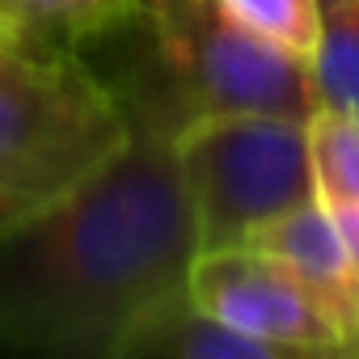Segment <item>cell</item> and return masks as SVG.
I'll use <instances>...</instances> for the list:
<instances>
[{
    "mask_svg": "<svg viewBox=\"0 0 359 359\" xmlns=\"http://www.w3.org/2000/svg\"><path fill=\"white\" fill-rule=\"evenodd\" d=\"M195 254L173 144L131 131L85 187L0 237V351L135 359L191 309Z\"/></svg>",
    "mask_w": 359,
    "mask_h": 359,
    "instance_id": "1",
    "label": "cell"
},
{
    "mask_svg": "<svg viewBox=\"0 0 359 359\" xmlns=\"http://www.w3.org/2000/svg\"><path fill=\"white\" fill-rule=\"evenodd\" d=\"M93 72L114 93L131 131L173 140L212 114H279L309 123L317 110L304 60L237 26L216 0H135L97 43Z\"/></svg>",
    "mask_w": 359,
    "mask_h": 359,
    "instance_id": "2",
    "label": "cell"
},
{
    "mask_svg": "<svg viewBox=\"0 0 359 359\" xmlns=\"http://www.w3.org/2000/svg\"><path fill=\"white\" fill-rule=\"evenodd\" d=\"M131 127L76 47L0 34V237L123 152Z\"/></svg>",
    "mask_w": 359,
    "mask_h": 359,
    "instance_id": "3",
    "label": "cell"
},
{
    "mask_svg": "<svg viewBox=\"0 0 359 359\" xmlns=\"http://www.w3.org/2000/svg\"><path fill=\"white\" fill-rule=\"evenodd\" d=\"M199 254L245 245L262 224L317 199L309 131L279 114H212L173 140Z\"/></svg>",
    "mask_w": 359,
    "mask_h": 359,
    "instance_id": "4",
    "label": "cell"
},
{
    "mask_svg": "<svg viewBox=\"0 0 359 359\" xmlns=\"http://www.w3.org/2000/svg\"><path fill=\"white\" fill-rule=\"evenodd\" d=\"M191 309L287 359H346V342L300 279L254 245L195 254Z\"/></svg>",
    "mask_w": 359,
    "mask_h": 359,
    "instance_id": "5",
    "label": "cell"
},
{
    "mask_svg": "<svg viewBox=\"0 0 359 359\" xmlns=\"http://www.w3.org/2000/svg\"><path fill=\"white\" fill-rule=\"evenodd\" d=\"M245 245L271 254L279 266H287L300 279V287L317 300V309L330 317V325L346 342V355L359 346V271L351 266V258L317 199L262 224Z\"/></svg>",
    "mask_w": 359,
    "mask_h": 359,
    "instance_id": "6",
    "label": "cell"
},
{
    "mask_svg": "<svg viewBox=\"0 0 359 359\" xmlns=\"http://www.w3.org/2000/svg\"><path fill=\"white\" fill-rule=\"evenodd\" d=\"M131 9L135 0H0V34L85 51Z\"/></svg>",
    "mask_w": 359,
    "mask_h": 359,
    "instance_id": "7",
    "label": "cell"
},
{
    "mask_svg": "<svg viewBox=\"0 0 359 359\" xmlns=\"http://www.w3.org/2000/svg\"><path fill=\"white\" fill-rule=\"evenodd\" d=\"M317 47L309 55L317 110L359 118V0H313Z\"/></svg>",
    "mask_w": 359,
    "mask_h": 359,
    "instance_id": "8",
    "label": "cell"
},
{
    "mask_svg": "<svg viewBox=\"0 0 359 359\" xmlns=\"http://www.w3.org/2000/svg\"><path fill=\"white\" fill-rule=\"evenodd\" d=\"M317 203H359V118L313 110L304 123Z\"/></svg>",
    "mask_w": 359,
    "mask_h": 359,
    "instance_id": "9",
    "label": "cell"
},
{
    "mask_svg": "<svg viewBox=\"0 0 359 359\" xmlns=\"http://www.w3.org/2000/svg\"><path fill=\"white\" fill-rule=\"evenodd\" d=\"M135 359H287L262 342H250L216 321H208L203 313L187 309L173 325H165Z\"/></svg>",
    "mask_w": 359,
    "mask_h": 359,
    "instance_id": "10",
    "label": "cell"
},
{
    "mask_svg": "<svg viewBox=\"0 0 359 359\" xmlns=\"http://www.w3.org/2000/svg\"><path fill=\"white\" fill-rule=\"evenodd\" d=\"M216 5L250 34H258L271 47L309 64V55L317 47V5L313 0H216Z\"/></svg>",
    "mask_w": 359,
    "mask_h": 359,
    "instance_id": "11",
    "label": "cell"
},
{
    "mask_svg": "<svg viewBox=\"0 0 359 359\" xmlns=\"http://www.w3.org/2000/svg\"><path fill=\"white\" fill-rule=\"evenodd\" d=\"M321 208H325V216H330V224H334L351 266L359 271V203H321Z\"/></svg>",
    "mask_w": 359,
    "mask_h": 359,
    "instance_id": "12",
    "label": "cell"
},
{
    "mask_svg": "<svg viewBox=\"0 0 359 359\" xmlns=\"http://www.w3.org/2000/svg\"><path fill=\"white\" fill-rule=\"evenodd\" d=\"M346 359H359V346H355V351H351V355H346Z\"/></svg>",
    "mask_w": 359,
    "mask_h": 359,
    "instance_id": "13",
    "label": "cell"
}]
</instances>
